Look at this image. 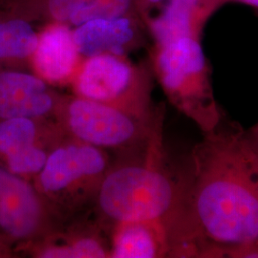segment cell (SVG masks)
I'll use <instances>...</instances> for the list:
<instances>
[{"label":"cell","mask_w":258,"mask_h":258,"mask_svg":"<svg viewBox=\"0 0 258 258\" xmlns=\"http://www.w3.org/2000/svg\"><path fill=\"white\" fill-rule=\"evenodd\" d=\"M178 244L189 257H229L258 242V146L238 124L223 123L191 153Z\"/></svg>","instance_id":"6da1fadb"},{"label":"cell","mask_w":258,"mask_h":258,"mask_svg":"<svg viewBox=\"0 0 258 258\" xmlns=\"http://www.w3.org/2000/svg\"><path fill=\"white\" fill-rule=\"evenodd\" d=\"M187 174L177 176L165 161L162 118L141 155L109 167L94 200L102 218L114 226L162 221L168 226L183 207Z\"/></svg>","instance_id":"7a4b0ae2"},{"label":"cell","mask_w":258,"mask_h":258,"mask_svg":"<svg viewBox=\"0 0 258 258\" xmlns=\"http://www.w3.org/2000/svg\"><path fill=\"white\" fill-rule=\"evenodd\" d=\"M200 40L184 37L154 43L150 66L168 100L204 134L216 128L223 117Z\"/></svg>","instance_id":"3957f363"},{"label":"cell","mask_w":258,"mask_h":258,"mask_svg":"<svg viewBox=\"0 0 258 258\" xmlns=\"http://www.w3.org/2000/svg\"><path fill=\"white\" fill-rule=\"evenodd\" d=\"M109 167L103 149L65 137L51 149L32 183L61 217L94 200Z\"/></svg>","instance_id":"277c9868"},{"label":"cell","mask_w":258,"mask_h":258,"mask_svg":"<svg viewBox=\"0 0 258 258\" xmlns=\"http://www.w3.org/2000/svg\"><path fill=\"white\" fill-rule=\"evenodd\" d=\"M142 118L126 111L82 97L62 96L55 121L68 138L101 149L138 150L150 138L158 120Z\"/></svg>","instance_id":"5b68a950"},{"label":"cell","mask_w":258,"mask_h":258,"mask_svg":"<svg viewBox=\"0 0 258 258\" xmlns=\"http://www.w3.org/2000/svg\"><path fill=\"white\" fill-rule=\"evenodd\" d=\"M71 87L74 95L152 118L151 69L134 64L126 55H98L83 58Z\"/></svg>","instance_id":"8992f818"},{"label":"cell","mask_w":258,"mask_h":258,"mask_svg":"<svg viewBox=\"0 0 258 258\" xmlns=\"http://www.w3.org/2000/svg\"><path fill=\"white\" fill-rule=\"evenodd\" d=\"M57 218L29 180L0 166V236L24 247L56 230Z\"/></svg>","instance_id":"52a82bcc"},{"label":"cell","mask_w":258,"mask_h":258,"mask_svg":"<svg viewBox=\"0 0 258 258\" xmlns=\"http://www.w3.org/2000/svg\"><path fill=\"white\" fill-rule=\"evenodd\" d=\"M66 136L56 121L12 118L0 121V166L29 181L41 171L51 149Z\"/></svg>","instance_id":"ba28073f"},{"label":"cell","mask_w":258,"mask_h":258,"mask_svg":"<svg viewBox=\"0 0 258 258\" xmlns=\"http://www.w3.org/2000/svg\"><path fill=\"white\" fill-rule=\"evenodd\" d=\"M61 99L33 72L0 67V121L20 117L55 120Z\"/></svg>","instance_id":"9c48e42d"},{"label":"cell","mask_w":258,"mask_h":258,"mask_svg":"<svg viewBox=\"0 0 258 258\" xmlns=\"http://www.w3.org/2000/svg\"><path fill=\"white\" fill-rule=\"evenodd\" d=\"M0 4L34 24L55 21L76 27L93 19L139 16L137 0H2Z\"/></svg>","instance_id":"30bf717a"},{"label":"cell","mask_w":258,"mask_h":258,"mask_svg":"<svg viewBox=\"0 0 258 258\" xmlns=\"http://www.w3.org/2000/svg\"><path fill=\"white\" fill-rule=\"evenodd\" d=\"M83 60L73 27L52 21L37 30V45L29 69L49 85H70Z\"/></svg>","instance_id":"8fae6325"},{"label":"cell","mask_w":258,"mask_h":258,"mask_svg":"<svg viewBox=\"0 0 258 258\" xmlns=\"http://www.w3.org/2000/svg\"><path fill=\"white\" fill-rule=\"evenodd\" d=\"M146 23L139 16L93 19L73 27L83 58L98 55H127L142 44Z\"/></svg>","instance_id":"7c38bea8"},{"label":"cell","mask_w":258,"mask_h":258,"mask_svg":"<svg viewBox=\"0 0 258 258\" xmlns=\"http://www.w3.org/2000/svg\"><path fill=\"white\" fill-rule=\"evenodd\" d=\"M229 0H167L160 14L149 18L146 26L154 43L179 37L200 38L208 20Z\"/></svg>","instance_id":"4fadbf2b"},{"label":"cell","mask_w":258,"mask_h":258,"mask_svg":"<svg viewBox=\"0 0 258 258\" xmlns=\"http://www.w3.org/2000/svg\"><path fill=\"white\" fill-rule=\"evenodd\" d=\"M114 228L110 257L169 256V231L165 222H128L118 224Z\"/></svg>","instance_id":"5bb4252c"},{"label":"cell","mask_w":258,"mask_h":258,"mask_svg":"<svg viewBox=\"0 0 258 258\" xmlns=\"http://www.w3.org/2000/svg\"><path fill=\"white\" fill-rule=\"evenodd\" d=\"M35 24L0 4V67L26 70L37 41Z\"/></svg>","instance_id":"9a60e30c"},{"label":"cell","mask_w":258,"mask_h":258,"mask_svg":"<svg viewBox=\"0 0 258 258\" xmlns=\"http://www.w3.org/2000/svg\"><path fill=\"white\" fill-rule=\"evenodd\" d=\"M22 249H27L34 257H110V248L105 246L96 231H74L64 235L55 230Z\"/></svg>","instance_id":"2e32d148"},{"label":"cell","mask_w":258,"mask_h":258,"mask_svg":"<svg viewBox=\"0 0 258 258\" xmlns=\"http://www.w3.org/2000/svg\"><path fill=\"white\" fill-rule=\"evenodd\" d=\"M164 0H137V12L140 18L146 23L150 17V13Z\"/></svg>","instance_id":"e0dca14e"},{"label":"cell","mask_w":258,"mask_h":258,"mask_svg":"<svg viewBox=\"0 0 258 258\" xmlns=\"http://www.w3.org/2000/svg\"><path fill=\"white\" fill-rule=\"evenodd\" d=\"M12 244L0 236V258L12 257Z\"/></svg>","instance_id":"ac0fdd59"},{"label":"cell","mask_w":258,"mask_h":258,"mask_svg":"<svg viewBox=\"0 0 258 258\" xmlns=\"http://www.w3.org/2000/svg\"><path fill=\"white\" fill-rule=\"evenodd\" d=\"M229 1L241 2V3L249 5V6H252V7H254V8H258V0H229Z\"/></svg>","instance_id":"d6986e66"},{"label":"cell","mask_w":258,"mask_h":258,"mask_svg":"<svg viewBox=\"0 0 258 258\" xmlns=\"http://www.w3.org/2000/svg\"><path fill=\"white\" fill-rule=\"evenodd\" d=\"M250 137L253 139V141L256 143V145L258 146V124H256L254 127H252L251 130L249 132Z\"/></svg>","instance_id":"ffe728a7"},{"label":"cell","mask_w":258,"mask_h":258,"mask_svg":"<svg viewBox=\"0 0 258 258\" xmlns=\"http://www.w3.org/2000/svg\"><path fill=\"white\" fill-rule=\"evenodd\" d=\"M0 1H2V0H0Z\"/></svg>","instance_id":"44dd1931"}]
</instances>
